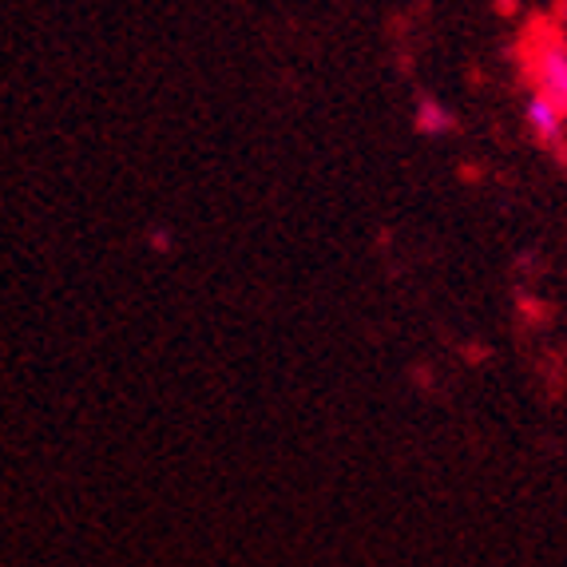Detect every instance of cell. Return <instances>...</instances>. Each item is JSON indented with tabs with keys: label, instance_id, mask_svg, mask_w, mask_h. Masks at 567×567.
Returning <instances> with one entry per match:
<instances>
[{
	"label": "cell",
	"instance_id": "obj_2",
	"mask_svg": "<svg viewBox=\"0 0 567 567\" xmlns=\"http://www.w3.org/2000/svg\"><path fill=\"white\" fill-rule=\"evenodd\" d=\"M524 120H528V132L536 135V143L556 147V152H567V112H559L551 100H544V95H528V104H524Z\"/></svg>",
	"mask_w": 567,
	"mask_h": 567
},
{
	"label": "cell",
	"instance_id": "obj_1",
	"mask_svg": "<svg viewBox=\"0 0 567 567\" xmlns=\"http://www.w3.org/2000/svg\"><path fill=\"white\" fill-rule=\"evenodd\" d=\"M520 68L528 95H544L559 112H567V37L556 17L528 20L520 37Z\"/></svg>",
	"mask_w": 567,
	"mask_h": 567
},
{
	"label": "cell",
	"instance_id": "obj_3",
	"mask_svg": "<svg viewBox=\"0 0 567 567\" xmlns=\"http://www.w3.org/2000/svg\"><path fill=\"white\" fill-rule=\"evenodd\" d=\"M416 127H421V132H429V135L449 132V127H453V112H449V107H441L436 100H421V104H416Z\"/></svg>",
	"mask_w": 567,
	"mask_h": 567
},
{
	"label": "cell",
	"instance_id": "obj_4",
	"mask_svg": "<svg viewBox=\"0 0 567 567\" xmlns=\"http://www.w3.org/2000/svg\"><path fill=\"white\" fill-rule=\"evenodd\" d=\"M556 20H559V29H564V37H567V0L556 9Z\"/></svg>",
	"mask_w": 567,
	"mask_h": 567
}]
</instances>
